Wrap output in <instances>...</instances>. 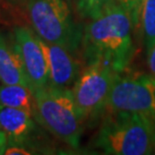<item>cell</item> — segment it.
Listing matches in <instances>:
<instances>
[{
	"mask_svg": "<svg viewBox=\"0 0 155 155\" xmlns=\"http://www.w3.org/2000/svg\"><path fill=\"white\" fill-rule=\"evenodd\" d=\"M2 85V84H1V82H0V86H1Z\"/></svg>",
	"mask_w": 155,
	"mask_h": 155,
	"instance_id": "cell-20",
	"label": "cell"
},
{
	"mask_svg": "<svg viewBox=\"0 0 155 155\" xmlns=\"http://www.w3.org/2000/svg\"><path fill=\"white\" fill-rule=\"evenodd\" d=\"M0 19H1V12H0Z\"/></svg>",
	"mask_w": 155,
	"mask_h": 155,
	"instance_id": "cell-19",
	"label": "cell"
},
{
	"mask_svg": "<svg viewBox=\"0 0 155 155\" xmlns=\"http://www.w3.org/2000/svg\"><path fill=\"white\" fill-rule=\"evenodd\" d=\"M147 64L150 75L155 79V46L149 52H147Z\"/></svg>",
	"mask_w": 155,
	"mask_h": 155,
	"instance_id": "cell-16",
	"label": "cell"
},
{
	"mask_svg": "<svg viewBox=\"0 0 155 155\" xmlns=\"http://www.w3.org/2000/svg\"><path fill=\"white\" fill-rule=\"evenodd\" d=\"M12 45L21 58L27 81L32 91L48 86V66L36 33L26 26L15 27Z\"/></svg>",
	"mask_w": 155,
	"mask_h": 155,
	"instance_id": "cell-7",
	"label": "cell"
},
{
	"mask_svg": "<svg viewBox=\"0 0 155 155\" xmlns=\"http://www.w3.org/2000/svg\"><path fill=\"white\" fill-rule=\"evenodd\" d=\"M118 2L129 12L134 26H138L139 14H140V8H139L138 0H118Z\"/></svg>",
	"mask_w": 155,
	"mask_h": 155,
	"instance_id": "cell-14",
	"label": "cell"
},
{
	"mask_svg": "<svg viewBox=\"0 0 155 155\" xmlns=\"http://www.w3.org/2000/svg\"><path fill=\"white\" fill-rule=\"evenodd\" d=\"M133 26L129 12L119 2L91 19L83 31L81 45L88 64L99 61L122 73L133 55Z\"/></svg>",
	"mask_w": 155,
	"mask_h": 155,
	"instance_id": "cell-1",
	"label": "cell"
},
{
	"mask_svg": "<svg viewBox=\"0 0 155 155\" xmlns=\"http://www.w3.org/2000/svg\"><path fill=\"white\" fill-rule=\"evenodd\" d=\"M95 145L105 154H152L155 151V121L140 114L114 113L102 124Z\"/></svg>",
	"mask_w": 155,
	"mask_h": 155,
	"instance_id": "cell-2",
	"label": "cell"
},
{
	"mask_svg": "<svg viewBox=\"0 0 155 155\" xmlns=\"http://www.w3.org/2000/svg\"><path fill=\"white\" fill-rule=\"evenodd\" d=\"M33 119L26 111L0 105V129L7 138V144L24 145L35 130Z\"/></svg>",
	"mask_w": 155,
	"mask_h": 155,
	"instance_id": "cell-9",
	"label": "cell"
},
{
	"mask_svg": "<svg viewBox=\"0 0 155 155\" xmlns=\"http://www.w3.org/2000/svg\"><path fill=\"white\" fill-rule=\"evenodd\" d=\"M0 105L26 111L35 118V101L30 87L20 84L0 86Z\"/></svg>",
	"mask_w": 155,
	"mask_h": 155,
	"instance_id": "cell-11",
	"label": "cell"
},
{
	"mask_svg": "<svg viewBox=\"0 0 155 155\" xmlns=\"http://www.w3.org/2000/svg\"><path fill=\"white\" fill-rule=\"evenodd\" d=\"M6 146H7V138H6L4 133L2 132V130L0 129V155L4 154Z\"/></svg>",
	"mask_w": 155,
	"mask_h": 155,
	"instance_id": "cell-17",
	"label": "cell"
},
{
	"mask_svg": "<svg viewBox=\"0 0 155 155\" xmlns=\"http://www.w3.org/2000/svg\"><path fill=\"white\" fill-rule=\"evenodd\" d=\"M46 61L48 86L72 89L80 76V63L74 52L58 45L49 43L38 36Z\"/></svg>",
	"mask_w": 155,
	"mask_h": 155,
	"instance_id": "cell-8",
	"label": "cell"
},
{
	"mask_svg": "<svg viewBox=\"0 0 155 155\" xmlns=\"http://www.w3.org/2000/svg\"><path fill=\"white\" fill-rule=\"evenodd\" d=\"M35 119L52 135L78 148L85 120L78 110L72 90L45 86L33 90Z\"/></svg>",
	"mask_w": 155,
	"mask_h": 155,
	"instance_id": "cell-3",
	"label": "cell"
},
{
	"mask_svg": "<svg viewBox=\"0 0 155 155\" xmlns=\"http://www.w3.org/2000/svg\"><path fill=\"white\" fill-rule=\"evenodd\" d=\"M107 107L113 113L140 114L155 121V79L151 75L118 74Z\"/></svg>",
	"mask_w": 155,
	"mask_h": 155,
	"instance_id": "cell-6",
	"label": "cell"
},
{
	"mask_svg": "<svg viewBox=\"0 0 155 155\" xmlns=\"http://www.w3.org/2000/svg\"><path fill=\"white\" fill-rule=\"evenodd\" d=\"M118 73L103 63L89 64L80 74L72 90L78 110L87 121L97 117L107 108L111 89Z\"/></svg>",
	"mask_w": 155,
	"mask_h": 155,
	"instance_id": "cell-5",
	"label": "cell"
},
{
	"mask_svg": "<svg viewBox=\"0 0 155 155\" xmlns=\"http://www.w3.org/2000/svg\"><path fill=\"white\" fill-rule=\"evenodd\" d=\"M139 24L143 35L146 52L155 46V0H143L140 6Z\"/></svg>",
	"mask_w": 155,
	"mask_h": 155,
	"instance_id": "cell-12",
	"label": "cell"
},
{
	"mask_svg": "<svg viewBox=\"0 0 155 155\" xmlns=\"http://www.w3.org/2000/svg\"><path fill=\"white\" fill-rule=\"evenodd\" d=\"M118 0H78L77 9L83 18L94 19Z\"/></svg>",
	"mask_w": 155,
	"mask_h": 155,
	"instance_id": "cell-13",
	"label": "cell"
},
{
	"mask_svg": "<svg viewBox=\"0 0 155 155\" xmlns=\"http://www.w3.org/2000/svg\"><path fill=\"white\" fill-rule=\"evenodd\" d=\"M33 152L26 149L23 145H16V144H7L5 148L4 154L6 155H30Z\"/></svg>",
	"mask_w": 155,
	"mask_h": 155,
	"instance_id": "cell-15",
	"label": "cell"
},
{
	"mask_svg": "<svg viewBox=\"0 0 155 155\" xmlns=\"http://www.w3.org/2000/svg\"><path fill=\"white\" fill-rule=\"evenodd\" d=\"M26 8L36 35L75 54L82 45L83 30L66 0H26Z\"/></svg>",
	"mask_w": 155,
	"mask_h": 155,
	"instance_id": "cell-4",
	"label": "cell"
},
{
	"mask_svg": "<svg viewBox=\"0 0 155 155\" xmlns=\"http://www.w3.org/2000/svg\"><path fill=\"white\" fill-rule=\"evenodd\" d=\"M142 1H143V0H138V3H139V8H140V6H141V3H142ZM140 15V14H139Z\"/></svg>",
	"mask_w": 155,
	"mask_h": 155,
	"instance_id": "cell-18",
	"label": "cell"
},
{
	"mask_svg": "<svg viewBox=\"0 0 155 155\" xmlns=\"http://www.w3.org/2000/svg\"><path fill=\"white\" fill-rule=\"evenodd\" d=\"M0 82L3 85L20 84L29 87L21 58L13 45L0 33Z\"/></svg>",
	"mask_w": 155,
	"mask_h": 155,
	"instance_id": "cell-10",
	"label": "cell"
}]
</instances>
